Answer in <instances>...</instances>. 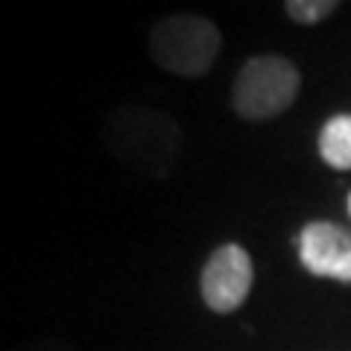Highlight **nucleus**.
<instances>
[{
    "label": "nucleus",
    "mask_w": 351,
    "mask_h": 351,
    "mask_svg": "<svg viewBox=\"0 0 351 351\" xmlns=\"http://www.w3.org/2000/svg\"><path fill=\"white\" fill-rule=\"evenodd\" d=\"M100 138L123 167L149 179H167L182 161V126L152 106H114L103 120Z\"/></svg>",
    "instance_id": "obj_1"
},
{
    "label": "nucleus",
    "mask_w": 351,
    "mask_h": 351,
    "mask_svg": "<svg viewBox=\"0 0 351 351\" xmlns=\"http://www.w3.org/2000/svg\"><path fill=\"white\" fill-rule=\"evenodd\" d=\"M18 351H73V348L59 337H38V339H29L27 346H21Z\"/></svg>",
    "instance_id": "obj_8"
},
{
    "label": "nucleus",
    "mask_w": 351,
    "mask_h": 351,
    "mask_svg": "<svg viewBox=\"0 0 351 351\" xmlns=\"http://www.w3.org/2000/svg\"><path fill=\"white\" fill-rule=\"evenodd\" d=\"M223 50V32L211 18L167 15L149 29V56L161 71L182 80H199L214 68Z\"/></svg>",
    "instance_id": "obj_2"
},
{
    "label": "nucleus",
    "mask_w": 351,
    "mask_h": 351,
    "mask_svg": "<svg viewBox=\"0 0 351 351\" xmlns=\"http://www.w3.org/2000/svg\"><path fill=\"white\" fill-rule=\"evenodd\" d=\"M319 156L328 167L351 170V114H334L319 129Z\"/></svg>",
    "instance_id": "obj_6"
},
{
    "label": "nucleus",
    "mask_w": 351,
    "mask_h": 351,
    "mask_svg": "<svg viewBox=\"0 0 351 351\" xmlns=\"http://www.w3.org/2000/svg\"><path fill=\"white\" fill-rule=\"evenodd\" d=\"M339 9L337 0H287L284 3V12L290 15V21L295 24H304V27H313L319 21L331 18Z\"/></svg>",
    "instance_id": "obj_7"
},
{
    "label": "nucleus",
    "mask_w": 351,
    "mask_h": 351,
    "mask_svg": "<svg viewBox=\"0 0 351 351\" xmlns=\"http://www.w3.org/2000/svg\"><path fill=\"white\" fill-rule=\"evenodd\" d=\"M348 214H351V196H348Z\"/></svg>",
    "instance_id": "obj_9"
},
{
    "label": "nucleus",
    "mask_w": 351,
    "mask_h": 351,
    "mask_svg": "<svg viewBox=\"0 0 351 351\" xmlns=\"http://www.w3.org/2000/svg\"><path fill=\"white\" fill-rule=\"evenodd\" d=\"M302 73L293 59L278 53H258L240 64L232 85V108L237 117L263 123L284 114L299 100Z\"/></svg>",
    "instance_id": "obj_3"
},
{
    "label": "nucleus",
    "mask_w": 351,
    "mask_h": 351,
    "mask_svg": "<svg viewBox=\"0 0 351 351\" xmlns=\"http://www.w3.org/2000/svg\"><path fill=\"white\" fill-rule=\"evenodd\" d=\"M255 284V263L240 243H219L199 272V293L211 313L228 316L246 304Z\"/></svg>",
    "instance_id": "obj_4"
},
{
    "label": "nucleus",
    "mask_w": 351,
    "mask_h": 351,
    "mask_svg": "<svg viewBox=\"0 0 351 351\" xmlns=\"http://www.w3.org/2000/svg\"><path fill=\"white\" fill-rule=\"evenodd\" d=\"M299 261L316 278L351 284V228L313 219L299 232Z\"/></svg>",
    "instance_id": "obj_5"
}]
</instances>
